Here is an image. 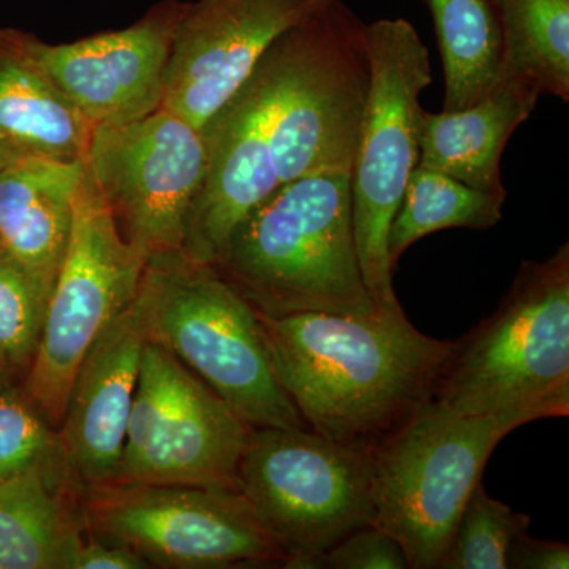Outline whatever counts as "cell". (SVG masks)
<instances>
[{"label":"cell","mask_w":569,"mask_h":569,"mask_svg":"<svg viewBox=\"0 0 569 569\" xmlns=\"http://www.w3.org/2000/svg\"><path fill=\"white\" fill-rule=\"evenodd\" d=\"M61 452L58 436L24 389L0 391V485Z\"/></svg>","instance_id":"cell-24"},{"label":"cell","mask_w":569,"mask_h":569,"mask_svg":"<svg viewBox=\"0 0 569 569\" xmlns=\"http://www.w3.org/2000/svg\"><path fill=\"white\" fill-rule=\"evenodd\" d=\"M22 157L24 156H21L17 149L11 148L7 142L0 140V170H3V168L9 167V164L17 162V160L22 159Z\"/></svg>","instance_id":"cell-28"},{"label":"cell","mask_w":569,"mask_h":569,"mask_svg":"<svg viewBox=\"0 0 569 569\" xmlns=\"http://www.w3.org/2000/svg\"><path fill=\"white\" fill-rule=\"evenodd\" d=\"M133 305L149 342L174 355L247 426L309 429L276 376L260 316L212 264L182 249L152 254Z\"/></svg>","instance_id":"cell-4"},{"label":"cell","mask_w":569,"mask_h":569,"mask_svg":"<svg viewBox=\"0 0 569 569\" xmlns=\"http://www.w3.org/2000/svg\"><path fill=\"white\" fill-rule=\"evenodd\" d=\"M519 419L463 415L432 399L369 449L376 526L406 550L408 568L440 569L490 455Z\"/></svg>","instance_id":"cell-5"},{"label":"cell","mask_w":569,"mask_h":569,"mask_svg":"<svg viewBox=\"0 0 569 569\" xmlns=\"http://www.w3.org/2000/svg\"><path fill=\"white\" fill-rule=\"evenodd\" d=\"M445 71V111L477 103L500 80L496 0H426Z\"/></svg>","instance_id":"cell-19"},{"label":"cell","mask_w":569,"mask_h":569,"mask_svg":"<svg viewBox=\"0 0 569 569\" xmlns=\"http://www.w3.org/2000/svg\"><path fill=\"white\" fill-rule=\"evenodd\" d=\"M86 492V518L93 533L133 549L149 567L287 565L239 490L107 482Z\"/></svg>","instance_id":"cell-9"},{"label":"cell","mask_w":569,"mask_h":569,"mask_svg":"<svg viewBox=\"0 0 569 569\" xmlns=\"http://www.w3.org/2000/svg\"><path fill=\"white\" fill-rule=\"evenodd\" d=\"M326 0H194L187 2L170 62L162 108L203 129L282 33Z\"/></svg>","instance_id":"cell-12"},{"label":"cell","mask_w":569,"mask_h":569,"mask_svg":"<svg viewBox=\"0 0 569 569\" xmlns=\"http://www.w3.org/2000/svg\"><path fill=\"white\" fill-rule=\"evenodd\" d=\"M213 269L260 316H370L356 249L351 173L283 183L247 213Z\"/></svg>","instance_id":"cell-2"},{"label":"cell","mask_w":569,"mask_h":569,"mask_svg":"<svg viewBox=\"0 0 569 569\" xmlns=\"http://www.w3.org/2000/svg\"><path fill=\"white\" fill-rule=\"evenodd\" d=\"M501 28L500 77L539 96L569 100V0H496Z\"/></svg>","instance_id":"cell-20"},{"label":"cell","mask_w":569,"mask_h":569,"mask_svg":"<svg viewBox=\"0 0 569 569\" xmlns=\"http://www.w3.org/2000/svg\"><path fill=\"white\" fill-rule=\"evenodd\" d=\"M539 93L516 78L500 77L482 99L458 111L419 118L418 167L440 171L482 193L507 198L501 156L509 138L537 107Z\"/></svg>","instance_id":"cell-15"},{"label":"cell","mask_w":569,"mask_h":569,"mask_svg":"<svg viewBox=\"0 0 569 569\" xmlns=\"http://www.w3.org/2000/svg\"><path fill=\"white\" fill-rule=\"evenodd\" d=\"M436 399L522 425L568 417V242L546 260L522 261L496 312L451 340Z\"/></svg>","instance_id":"cell-3"},{"label":"cell","mask_w":569,"mask_h":569,"mask_svg":"<svg viewBox=\"0 0 569 569\" xmlns=\"http://www.w3.org/2000/svg\"><path fill=\"white\" fill-rule=\"evenodd\" d=\"M249 432L250 426L222 397L148 340L112 482L239 490Z\"/></svg>","instance_id":"cell-10"},{"label":"cell","mask_w":569,"mask_h":569,"mask_svg":"<svg viewBox=\"0 0 569 569\" xmlns=\"http://www.w3.org/2000/svg\"><path fill=\"white\" fill-rule=\"evenodd\" d=\"M6 253V250H3L2 242H0V257Z\"/></svg>","instance_id":"cell-30"},{"label":"cell","mask_w":569,"mask_h":569,"mask_svg":"<svg viewBox=\"0 0 569 569\" xmlns=\"http://www.w3.org/2000/svg\"><path fill=\"white\" fill-rule=\"evenodd\" d=\"M186 7L182 0H162L129 28L71 43L33 37V51L92 129L126 126L162 108Z\"/></svg>","instance_id":"cell-13"},{"label":"cell","mask_w":569,"mask_h":569,"mask_svg":"<svg viewBox=\"0 0 569 569\" xmlns=\"http://www.w3.org/2000/svg\"><path fill=\"white\" fill-rule=\"evenodd\" d=\"M410 569L406 550L387 530L367 526L336 542L318 569Z\"/></svg>","instance_id":"cell-25"},{"label":"cell","mask_w":569,"mask_h":569,"mask_svg":"<svg viewBox=\"0 0 569 569\" xmlns=\"http://www.w3.org/2000/svg\"><path fill=\"white\" fill-rule=\"evenodd\" d=\"M146 342L132 301L93 343L71 383L58 440L63 466L86 488L118 475Z\"/></svg>","instance_id":"cell-14"},{"label":"cell","mask_w":569,"mask_h":569,"mask_svg":"<svg viewBox=\"0 0 569 569\" xmlns=\"http://www.w3.org/2000/svg\"><path fill=\"white\" fill-rule=\"evenodd\" d=\"M239 490L282 549L284 568L318 569L336 542L376 526L369 451L310 429L250 427Z\"/></svg>","instance_id":"cell-7"},{"label":"cell","mask_w":569,"mask_h":569,"mask_svg":"<svg viewBox=\"0 0 569 569\" xmlns=\"http://www.w3.org/2000/svg\"><path fill=\"white\" fill-rule=\"evenodd\" d=\"M260 320L276 376L309 429L367 451L436 399L451 347L419 332L402 307Z\"/></svg>","instance_id":"cell-1"},{"label":"cell","mask_w":569,"mask_h":569,"mask_svg":"<svg viewBox=\"0 0 569 569\" xmlns=\"http://www.w3.org/2000/svg\"><path fill=\"white\" fill-rule=\"evenodd\" d=\"M569 546L560 541H539L519 535L508 550L507 569H568Z\"/></svg>","instance_id":"cell-27"},{"label":"cell","mask_w":569,"mask_h":569,"mask_svg":"<svg viewBox=\"0 0 569 569\" xmlns=\"http://www.w3.org/2000/svg\"><path fill=\"white\" fill-rule=\"evenodd\" d=\"M370 84L351 167L356 249L377 310L400 306L388 257L389 227L419 162L421 93L432 82L429 50L411 22L383 18L366 26Z\"/></svg>","instance_id":"cell-6"},{"label":"cell","mask_w":569,"mask_h":569,"mask_svg":"<svg viewBox=\"0 0 569 569\" xmlns=\"http://www.w3.org/2000/svg\"><path fill=\"white\" fill-rule=\"evenodd\" d=\"M84 160L22 157L0 170V242L9 257L54 284L69 244Z\"/></svg>","instance_id":"cell-17"},{"label":"cell","mask_w":569,"mask_h":569,"mask_svg":"<svg viewBox=\"0 0 569 569\" xmlns=\"http://www.w3.org/2000/svg\"><path fill=\"white\" fill-rule=\"evenodd\" d=\"M41 460L0 485V569H71L80 530Z\"/></svg>","instance_id":"cell-18"},{"label":"cell","mask_w":569,"mask_h":569,"mask_svg":"<svg viewBox=\"0 0 569 569\" xmlns=\"http://www.w3.org/2000/svg\"><path fill=\"white\" fill-rule=\"evenodd\" d=\"M503 197L471 189L440 171L417 167L403 193L388 234L389 264L395 271L400 257L419 239L448 230L486 231L503 219Z\"/></svg>","instance_id":"cell-21"},{"label":"cell","mask_w":569,"mask_h":569,"mask_svg":"<svg viewBox=\"0 0 569 569\" xmlns=\"http://www.w3.org/2000/svg\"><path fill=\"white\" fill-rule=\"evenodd\" d=\"M7 387H9V373H7V370L0 365V391Z\"/></svg>","instance_id":"cell-29"},{"label":"cell","mask_w":569,"mask_h":569,"mask_svg":"<svg viewBox=\"0 0 569 569\" xmlns=\"http://www.w3.org/2000/svg\"><path fill=\"white\" fill-rule=\"evenodd\" d=\"M149 568L146 560L133 549L107 539H84L74 550L71 569H142Z\"/></svg>","instance_id":"cell-26"},{"label":"cell","mask_w":569,"mask_h":569,"mask_svg":"<svg viewBox=\"0 0 569 569\" xmlns=\"http://www.w3.org/2000/svg\"><path fill=\"white\" fill-rule=\"evenodd\" d=\"M32 39L0 29V140L24 157L80 162L92 126L37 58Z\"/></svg>","instance_id":"cell-16"},{"label":"cell","mask_w":569,"mask_h":569,"mask_svg":"<svg viewBox=\"0 0 569 569\" xmlns=\"http://www.w3.org/2000/svg\"><path fill=\"white\" fill-rule=\"evenodd\" d=\"M529 526L530 516L490 497L479 482L460 515L440 569H507L512 541Z\"/></svg>","instance_id":"cell-22"},{"label":"cell","mask_w":569,"mask_h":569,"mask_svg":"<svg viewBox=\"0 0 569 569\" xmlns=\"http://www.w3.org/2000/svg\"><path fill=\"white\" fill-rule=\"evenodd\" d=\"M84 162L133 249L146 258L182 249L208 168L198 127L167 108L126 126L97 127Z\"/></svg>","instance_id":"cell-11"},{"label":"cell","mask_w":569,"mask_h":569,"mask_svg":"<svg viewBox=\"0 0 569 569\" xmlns=\"http://www.w3.org/2000/svg\"><path fill=\"white\" fill-rule=\"evenodd\" d=\"M146 261L119 233L84 162L69 244L26 373V395L51 427L62 426L71 383L86 355L132 305Z\"/></svg>","instance_id":"cell-8"},{"label":"cell","mask_w":569,"mask_h":569,"mask_svg":"<svg viewBox=\"0 0 569 569\" xmlns=\"http://www.w3.org/2000/svg\"><path fill=\"white\" fill-rule=\"evenodd\" d=\"M51 290L9 254L0 257V365L7 373H28Z\"/></svg>","instance_id":"cell-23"}]
</instances>
